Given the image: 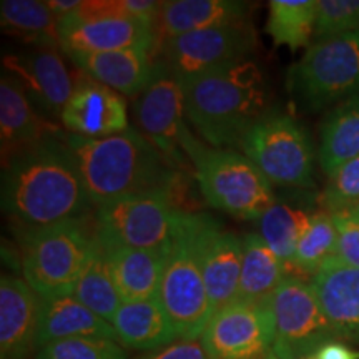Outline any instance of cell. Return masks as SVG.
<instances>
[{
  "mask_svg": "<svg viewBox=\"0 0 359 359\" xmlns=\"http://www.w3.org/2000/svg\"><path fill=\"white\" fill-rule=\"evenodd\" d=\"M311 217L313 213H308L299 206L276 200V203L259 218V235L281 259L288 269V275H291L296 248L311 223Z\"/></svg>",
  "mask_w": 359,
  "mask_h": 359,
  "instance_id": "cell-30",
  "label": "cell"
},
{
  "mask_svg": "<svg viewBox=\"0 0 359 359\" xmlns=\"http://www.w3.org/2000/svg\"><path fill=\"white\" fill-rule=\"evenodd\" d=\"M359 32V0H318L316 42Z\"/></svg>",
  "mask_w": 359,
  "mask_h": 359,
  "instance_id": "cell-34",
  "label": "cell"
},
{
  "mask_svg": "<svg viewBox=\"0 0 359 359\" xmlns=\"http://www.w3.org/2000/svg\"><path fill=\"white\" fill-rule=\"evenodd\" d=\"M4 67L42 115L60 118L75 82L57 47H30L4 57Z\"/></svg>",
  "mask_w": 359,
  "mask_h": 359,
  "instance_id": "cell-15",
  "label": "cell"
},
{
  "mask_svg": "<svg viewBox=\"0 0 359 359\" xmlns=\"http://www.w3.org/2000/svg\"><path fill=\"white\" fill-rule=\"evenodd\" d=\"M0 22L8 35L32 47H60L58 19L47 2L2 0Z\"/></svg>",
  "mask_w": 359,
  "mask_h": 359,
  "instance_id": "cell-28",
  "label": "cell"
},
{
  "mask_svg": "<svg viewBox=\"0 0 359 359\" xmlns=\"http://www.w3.org/2000/svg\"><path fill=\"white\" fill-rule=\"evenodd\" d=\"M180 212L173 191L116 200L97 208L95 235L107 246L163 250L172 240Z\"/></svg>",
  "mask_w": 359,
  "mask_h": 359,
  "instance_id": "cell-11",
  "label": "cell"
},
{
  "mask_svg": "<svg viewBox=\"0 0 359 359\" xmlns=\"http://www.w3.org/2000/svg\"><path fill=\"white\" fill-rule=\"evenodd\" d=\"M200 263L213 313L238 298L243 264V238L224 230L206 215L200 241Z\"/></svg>",
  "mask_w": 359,
  "mask_h": 359,
  "instance_id": "cell-17",
  "label": "cell"
},
{
  "mask_svg": "<svg viewBox=\"0 0 359 359\" xmlns=\"http://www.w3.org/2000/svg\"><path fill=\"white\" fill-rule=\"evenodd\" d=\"M72 296L103 320L109 321L110 325L118 308L122 306V299H120L115 283L111 280L109 264H107L105 250L97 240V235L95 243L90 251V257Z\"/></svg>",
  "mask_w": 359,
  "mask_h": 359,
  "instance_id": "cell-29",
  "label": "cell"
},
{
  "mask_svg": "<svg viewBox=\"0 0 359 359\" xmlns=\"http://www.w3.org/2000/svg\"><path fill=\"white\" fill-rule=\"evenodd\" d=\"M185 116L182 83L163 60H156L154 77L135 100V118L143 137L177 170L185 168L188 163L183 145L191 132L185 125Z\"/></svg>",
  "mask_w": 359,
  "mask_h": 359,
  "instance_id": "cell-13",
  "label": "cell"
},
{
  "mask_svg": "<svg viewBox=\"0 0 359 359\" xmlns=\"http://www.w3.org/2000/svg\"><path fill=\"white\" fill-rule=\"evenodd\" d=\"M359 203V156L344 163L327 178V185L320 196L321 210L330 213L343 212Z\"/></svg>",
  "mask_w": 359,
  "mask_h": 359,
  "instance_id": "cell-35",
  "label": "cell"
},
{
  "mask_svg": "<svg viewBox=\"0 0 359 359\" xmlns=\"http://www.w3.org/2000/svg\"><path fill=\"white\" fill-rule=\"evenodd\" d=\"M40 302L22 278H0V359H27L37 351Z\"/></svg>",
  "mask_w": 359,
  "mask_h": 359,
  "instance_id": "cell-18",
  "label": "cell"
},
{
  "mask_svg": "<svg viewBox=\"0 0 359 359\" xmlns=\"http://www.w3.org/2000/svg\"><path fill=\"white\" fill-rule=\"evenodd\" d=\"M69 58L87 77L127 97L140 95L154 77L156 65L154 52L143 48L70 53Z\"/></svg>",
  "mask_w": 359,
  "mask_h": 359,
  "instance_id": "cell-21",
  "label": "cell"
},
{
  "mask_svg": "<svg viewBox=\"0 0 359 359\" xmlns=\"http://www.w3.org/2000/svg\"><path fill=\"white\" fill-rule=\"evenodd\" d=\"M210 206L241 219H259L276 203L271 183L257 165L235 150L206 147L193 133L183 145Z\"/></svg>",
  "mask_w": 359,
  "mask_h": 359,
  "instance_id": "cell-5",
  "label": "cell"
},
{
  "mask_svg": "<svg viewBox=\"0 0 359 359\" xmlns=\"http://www.w3.org/2000/svg\"><path fill=\"white\" fill-rule=\"evenodd\" d=\"M58 39L67 55L158 48L155 27L130 17L122 0H85L74 13L58 20Z\"/></svg>",
  "mask_w": 359,
  "mask_h": 359,
  "instance_id": "cell-8",
  "label": "cell"
},
{
  "mask_svg": "<svg viewBox=\"0 0 359 359\" xmlns=\"http://www.w3.org/2000/svg\"><path fill=\"white\" fill-rule=\"evenodd\" d=\"M346 212H348L349 215H351V217H353V218H356V219H358V222H359V203H358V205H354V206H353V208H349V210H346Z\"/></svg>",
  "mask_w": 359,
  "mask_h": 359,
  "instance_id": "cell-41",
  "label": "cell"
},
{
  "mask_svg": "<svg viewBox=\"0 0 359 359\" xmlns=\"http://www.w3.org/2000/svg\"><path fill=\"white\" fill-rule=\"evenodd\" d=\"M288 275V269L273 253L259 233H248L243 236V264L238 298L241 302H264L275 293L281 281Z\"/></svg>",
  "mask_w": 359,
  "mask_h": 359,
  "instance_id": "cell-26",
  "label": "cell"
},
{
  "mask_svg": "<svg viewBox=\"0 0 359 359\" xmlns=\"http://www.w3.org/2000/svg\"><path fill=\"white\" fill-rule=\"evenodd\" d=\"M95 243L82 219L29 228L22 241L24 280L40 298L72 294Z\"/></svg>",
  "mask_w": 359,
  "mask_h": 359,
  "instance_id": "cell-6",
  "label": "cell"
},
{
  "mask_svg": "<svg viewBox=\"0 0 359 359\" xmlns=\"http://www.w3.org/2000/svg\"><path fill=\"white\" fill-rule=\"evenodd\" d=\"M336 339L359 346V269L330 258L311 278Z\"/></svg>",
  "mask_w": 359,
  "mask_h": 359,
  "instance_id": "cell-20",
  "label": "cell"
},
{
  "mask_svg": "<svg viewBox=\"0 0 359 359\" xmlns=\"http://www.w3.org/2000/svg\"><path fill=\"white\" fill-rule=\"evenodd\" d=\"M313 359H359V351L349 348L343 341H331L314 354Z\"/></svg>",
  "mask_w": 359,
  "mask_h": 359,
  "instance_id": "cell-39",
  "label": "cell"
},
{
  "mask_svg": "<svg viewBox=\"0 0 359 359\" xmlns=\"http://www.w3.org/2000/svg\"><path fill=\"white\" fill-rule=\"evenodd\" d=\"M102 246L122 303L143 302L158 296L168 246L163 250Z\"/></svg>",
  "mask_w": 359,
  "mask_h": 359,
  "instance_id": "cell-22",
  "label": "cell"
},
{
  "mask_svg": "<svg viewBox=\"0 0 359 359\" xmlns=\"http://www.w3.org/2000/svg\"><path fill=\"white\" fill-rule=\"evenodd\" d=\"M47 4L48 7H50V11L55 13L58 20L65 19L67 15L74 13L80 6H82L80 0H48Z\"/></svg>",
  "mask_w": 359,
  "mask_h": 359,
  "instance_id": "cell-40",
  "label": "cell"
},
{
  "mask_svg": "<svg viewBox=\"0 0 359 359\" xmlns=\"http://www.w3.org/2000/svg\"><path fill=\"white\" fill-rule=\"evenodd\" d=\"M206 215L180 212L167 248L158 299L167 309L178 339H200L213 314L200 263Z\"/></svg>",
  "mask_w": 359,
  "mask_h": 359,
  "instance_id": "cell-4",
  "label": "cell"
},
{
  "mask_svg": "<svg viewBox=\"0 0 359 359\" xmlns=\"http://www.w3.org/2000/svg\"><path fill=\"white\" fill-rule=\"evenodd\" d=\"M116 341L135 351H155L178 339L167 309L156 298L135 303H122L114 321Z\"/></svg>",
  "mask_w": 359,
  "mask_h": 359,
  "instance_id": "cell-25",
  "label": "cell"
},
{
  "mask_svg": "<svg viewBox=\"0 0 359 359\" xmlns=\"http://www.w3.org/2000/svg\"><path fill=\"white\" fill-rule=\"evenodd\" d=\"M125 12L133 19H138L145 24L154 25L156 29V22H158L161 2L155 0H122Z\"/></svg>",
  "mask_w": 359,
  "mask_h": 359,
  "instance_id": "cell-38",
  "label": "cell"
},
{
  "mask_svg": "<svg viewBox=\"0 0 359 359\" xmlns=\"http://www.w3.org/2000/svg\"><path fill=\"white\" fill-rule=\"evenodd\" d=\"M200 341L212 359H275L271 298L235 299L219 308L210 318Z\"/></svg>",
  "mask_w": 359,
  "mask_h": 359,
  "instance_id": "cell-12",
  "label": "cell"
},
{
  "mask_svg": "<svg viewBox=\"0 0 359 359\" xmlns=\"http://www.w3.org/2000/svg\"><path fill=\"white\" fill-rule=\"evenodd\" d=\"M273 356L275 359H313L325 344L336 339L311 281L286 276L271 296Z\"/></svg>",
  "mask_w": 359,
  "mask_h": 359,
  "instance_id": "cell-10",
  "label": "cell"
},
{
  "mask_svg": "<svg viewBox=\"0 0 359 359\" xmlns=\"http://www.w3.org/2000/svg\"><path fill=\"white\" fill-rule=\"evenodd\" d=\"M257 47V32L248 20L196 30L160 45L163 62L178 80L231 62L246 60Z\"/></svg>",
  "mask_w": 359,
  "mask_h": 359,
  "instance_id": "cell-14",
  "label": "cell"
},
{
  "mask_svg": "<svg viewBox=\"0 0 359 359\" xmlns=\"http://www.w3.org/2000/svg\"><path fill=\"white\" fill-rule=\"evenodd\" d=\"M336 233V253L341 263L359 269V222L353 218L346 210L333 213Z\"/></svg>",
  "mask_w": 359,
  "mask_h": 359,
  "instance_id": "cell-36",
  "label": "cell"
},
{
  "mask_svg": "<svg viewBox=\"0 0 359 359\" xmlns=\"http://www.w3.org/2000/svg\"><path fill=\"white\" fill-rule=\"evenodd\" d=\"M188 122L213 148H240L266 111V85L251 60L231 62L180 79Z\"/></svg>",
  "mask_w": 359,
  "mask_h": 359,
  "instance_id": "cell-3",
  "label": "cell"
},
{
  "mask_svg": "<svg viewBox=\"0 0 359 359\" xmlns=\"http://www.w3.org/2000/svg\"><path fill=\"white\" fill-rule=\"evenodd\" d=\"M288 88L308 109L321 110L359 95V32L309 45L290 69Z\"/></svg>",
  "mask_w": 359,
  "mask_h": 359,
  "instance_id": "cell-7",
  "label": "cell"
},
{
  "mask_svg": "<svg viewBox=\"0 0 359 359\" xmlns=\"http://www.w3.org/2000/svg\"><path fill=\"white\" fill-rule=\"evenodd\" d=\"M240 150L269 183L314 187V151L306 132L288 114H268L246 133Z\"/></svg>",
  "mask_w": 359,
  "mask_h": 359,
  "instance_id": "cell-9",
  "label": "cell"
},
{
  "mask_svg": "<svg viewBox=\"0 0 359 359\" xmlns=\"http://www.w3.org/2000/svg\"><path fill=\"white\" fill-rule=\"evenodd\" d=\"M336 233L333 213L318 210L313 213L306 233L296 248L290 276H314L327 259L336 253Z\"/></svg>",
  "mask_w": 359,
  "mask_h": 359,
  "instance_id": "cell-32",
  "label": "cell"
},
{
  "mask_svg": "<svg viewBox=\"0 0 359 359\" xmlns=\"http://www.w3.org/2000/svg\"><path fill=\"white\" fill-rule=\"evenodd\" d=\"M72 338L116 341V334L109 321L88 309L72 294L42 298L37 330V349L53 343V341Z\"/></svg>",
  "mask_w": 359,
  "mask_h": 359,
  "instance_id": "cell-23",
  "label": "cell"
},
{
  "mask_svg": "<svg viewBox=\"0 0 359 359\" xmlns=\"http://www.w3.org/2000/svg\"><path fill=\"white\" fill-rule=\"evenodd\" d=\"M58 135L55 125L48 123L25 90L12 75L4 74L0 80V140L2 161L7 167L13 158Z\"/></svg>",
  "mask_w": 359,
  "mask_h": 359,
  "instance_id": "cell-19",
  "label": "cell"
},
{
  "mask_svg": "<svg viewBox=\"0 0 359 359\" xmlns=\"http://www.w3.org/2000/svg\"><path fill=\"white\" fill-rule=\"evenodd\" d=\"M320 165L323 172L334 175L344 163L359 156V95L339 103L321 127Z\"/></svg>",
  "mask_w": 359,
  "mask_h": 359,
  "instance_id": "cell-27",
  "label": "cell"
},
{
  "mask_svg": "<svg viewBox=\"0 0 359 359\" xmlns=\"http://www.w3.org/2000/svg\"><path fill=\"white\" fill-rule=\"evenodd\" d=\"M60 120L72 135L92 140L111 137L130 128L123 97L85 74H80L75 80L74 93Z\"/></svg>",
  "mask_w": 359,
  "mask_h": 359,
  "instance_id": "cell-16",
  "label": "cell"
},
{
  "mask_svg": "<svg viewBox=\"0 0 359 359\" xmlns=\"http://www.w3.org/2000/svg\"><path fill=\"white\" fill-rule=\"evenodd\" d=\"M133 359H212L200 339H177L155 351L143 353Z\"/></svg>",
  "mask_w": 359,
  "mask_h": 359,
  "instance_id": "cell-37",
  "label": "cell"
},
{
  "mask_svg": "<svg viewBox=\"0 0 359 359\" xmlns=\"http://www.w3.org/2000/svg\"><path fill=\"white\" fill-rule=\"evenodd\" d=\"M248 4L236 0H168L161 2L156 37L158 48L165 40L210 27L246 20Z\"/></svg>",
  "mask_w": 359,
  "mask_h": 359,
  "instance_id": "cell-24",
  "label": "cell"
},
{
  "mask_svg": "<svg viewBox=\"0 0 359 359\" xmlns=\"http://www.w3.org/2000/svg\"><path fill=\"white\" fill-rule=\"evenodd\" d=\"M318 0H271L268 4L266 34L275 45L291 50L306 47L314 35Z\"/></svg>",
  "mask_w": 359,
  "mask_h": 359,
  "instance_id": "cell-31",
  "label": "cell"
},
{
  "mask_svg": "<svg viewBox=\"0 0 359 359\" xmlns=\"http://www.w3.org/2000/svg\"><path fill=\"white\" fill-rule=\"evenodd\" d=\"M65 142L77 158L92 205L173 191L180 180V170L133 128L97 140L67 135Z\"/></svg>",
  "mask_w": 359,
  "mask_h": 359,
  "instance_id": "cell-2",
  "label": "cell"
},
{
  "mask_svg": "<svg viewBox=\"0 0 359 359\" xmlns=\"http://www.w3.org/2000/svg\"><path fill=\"white\" fill-rule=\"evenodd\" d=\"M90 205L77 158L65 140L48 138L4 167V212L29 228L82 219Z\"/></svg>",
  "mask_w": 359,
  "mask_h": 359,
  "instance_id": "cell-1",
  "label": "cell"
},
{
  "mask_svg": "<svg viewBox=\"0 0 359 359\" xmlns=\"http://www.w3.org/2000/svg\"><path fill=\"white\" fill-rule=\"evenodd\" d=\"M35 359H127L118 341L98 338H72L53 341L39 348Z\"/></svg>",
  "mask_w": 359,
  "mask_h": 359,
  "instance_id": "cell-33",
  "label": "cell"
}]
</instances>
